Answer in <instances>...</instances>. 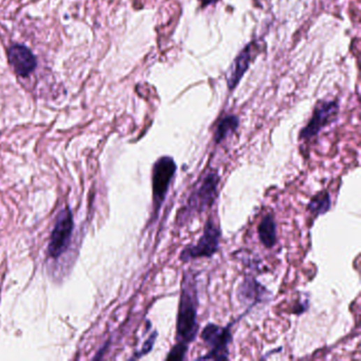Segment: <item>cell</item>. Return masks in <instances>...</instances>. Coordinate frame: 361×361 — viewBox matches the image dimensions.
Returning a JSON list of instances; mask_svg holds the SVG:
<instances>
[{
  "label": "cell",
  "mask_w": 361,
  "mask_h": 361,
  "mask_svg": "<svg viewBox=\"0 0 361 361\" xmlns=\"http://www.w3.org/2000/svg\"><path fill=\"white\" fill-rule=\"evenodd\" d=\"M197 309H198V295H197L196 280L193 272L189 270L184 272L182 278V293H180L177 322H176V344L189 348V344L194 341L198 333Z\"/></svg>",
  "instance_id": "1"
},
{
  "label": "cell",
  "mask_w": 361,
  "mask_h": 361,
  "mask_svg": "<svg viewBox=\"0 0 361 361\" xmlns=\"http://www.w3.org/2000/svg\"><path fill=\"white\" fill-rule=\"evenodd\" d=\"M219 182L221 176L219 172L216 170L209 171L191 193L182 214H179L178 219L184 221L195 215L202 214L210 209L216 200Z\"/></svg>",
  "instance_id": "2"
},
{
  "label": "cell",
  "mask_w": 361,
  "mask_h": 361,
  "mask_svg": "<svg viewBox=\"0 0 361 361\" xmlns=\"http://www.w3.org/2000/svg\"><path fill=\"white\" fill-rule=\"evenodd\" d=\"M177 165L175 160L170 156H162L154 164L152 184H153V219L159 215L160 209L167 198L172 182L175 177Z\"/></svg>",
  "instance_id": "3"
},
{
  "label": "cell",
  "mask_w": 361,
  "mask_h": 361,
  "mask_svg": "<svg viewBox=\"0 0 361 361\" xmlns=\"http://www.w3.org/2000/svg\"><path fill=\"white\" fill-rule=\"evenodd\" d=\"M221 233L217 223L212 219H208L205 225L204 233L195 245L188 246L180 252L182 262L196 258H212L219 249Z\"/></svg>",
  "instance_id": "4"
},
{
  "label": "cell",
  "mask_w": 361,
  "mask_h": 361,
  "mask_svg": "<svg viewBox=\"0 0 361 361\" xmlns=\"http://www.w3.org/2000/svg\"><path fill=\"white\" fill-rule=\"evenodd\" d=\"M200 338L210 348V351L206 356L198 359L226 360L229 358V346L233 342L231 325L223 327L214 323L207 324L200 333Z\"/></svg>",
  "instance_id": "5"
},
{
  "label": "cell",
  "mask_w": 361,
  "mask_h": 361,
  "mask_svg": "<svg viewBox=\"0 0 361 361\" xmlns=\"http://www.w3.org/2000/svg\"><path fill=\"white\" fill-rule=\"evenodd\" d=\"M73 231V215L71 209L67 207L61 211L57 216L54 229L51 235L50 243L48 245L49 256L57 258L65 252L71 242Z\"/></svg>",
  "instance_id": "6"
},
{
  "label": "cell",
  "mask_w": 361,
  "mask_h": 361,
  "mask_svg": "<svg viewBox=\"0 0 361 361\" xmlns=\"http://www.w3.org/2000/svg\"><path fill=\"white\" fill-rule=\"evenodd\" d=\"M339 112V105L336 101L320 102L314 110L307 126L300 131L301 140H311L317 136L320 131L335 120Z\"/></svg>",
  "instance_id": "7"
},
{
  "label": "cell",
  "mask_w": 361,
  "mask_h": 361,
  "mask_svg": "<svg viewBox=\"0 0 361 361\" xmlns=\"http://www.w3.org/2000/svg\"><path fill=\"white\" fill-rule=\"evenodd\" d=\"M8 59L16 75L27 78L36 68V59L30 49L22 45H14L8 51Z\"/></svg>",
  "instance_id": "8"
},
{
  "label": "cell",
  "mask_w": 361,
  "mask_h": 361,
  "mask_svg": "<svg viewBox=\"0 0 361 361\" xmlns=\"http://www.w3.org/2000/svg\"><path fill=\"white\" fill-rule=\"evenodd\" d=\"M268 290L256 278L247 276L237 287V297L240 302L252 307L267 299Z\"/></svg>",
  "instance_id": "9"
},
{
  "label": "cell",
  "mask_w": 361,
  "mask_h": 361,
  "mask_svg": "<svg viewBox=\"0 0 361 361\" xmlns=\"http://www.w3.org/2000/svg\"><path fill=\"white\" fill-rule=\"evenodd\" d=\"M253 43H250V44L247 45V46L240 52V54L235 57L233 66H231V68H230V73L227 79L228 88H229L230 90L235 89V88L239 85L242 78H243L246 71L249 68L251 59H253Z\"/></svg>",
  "instance_id": "10"
},
{
  "label": "cell",
  "mask_w": 361,
  "mask_h": 361,
  "mask_svg": "<svg viewBox=\"0 0 361 361\" xmlns=\"http://www.w3.org/2000/svg\"><path fill=\"white\" fill-rule=\"evenodd\" d=\"M258 240L264 247L272 249L277 245V223L272 214L263 217L258 226Z\"/></svg>",
  "instance_id": "11"
},
{
  "label": "cell",
  "mask_w": 361,
  "mask_h": 361,
  "mask_svg": "<svg viewBox=\"0 0 361 361\" xmlns=\"http://www.w3.org/2000/svg\"><path fill=\"white\" fill-rule=\"evenodd\" d=\"M240 120L235 115H229L219 121L217 124L216 131L214 134V142L216 145L223 142L225 139L231 134H235V131L239 128Z\"/></svg>",
  "instance_id": "12"
},
{
  "label": "cell",
  "mask_w": 361,
  "mask_h": 361,
  "mask_svg": "<svg viewBox=\"0 0 361 361\" xmlns=\"http://www.w3.org/2000/svg\"><path fill=\"white\" fill-rule=\"evenodd\" d=\"M332 207L331 195L328 192H321L316 195L309 202L307 209L315 219L325 214Z\"/></svg>",
  "instance_id": "13"
},
{
  "label": "cell",
  "mask_w": 361,
  "mask_h": 361,
  "mask_svg": "<svg viewBox=\"0 0 361 361\" xmlns=\"http://www.w3.org/2000/svg\"><path fill=\"white\" fill-rule=\"evenodd\" d=\"M186 346H182V344H176L173 346L171 351H170L169 355H168L167 360H175L180 361L184 360L186 358V352H188Z\"/></svg>",
  "instance_id": "14"
},
{
  "label": "cell",
  "mask_w": 361,
  "mask_h": 361,
  "mask_svg": "<svg viewBox=\"0 0 361 361\" xmlns=\"http://www.w3.org/2000/svg\"><path fill=\"white\" fill-rule=\"evenodd\" d=\"M157 332H154V333L152 334L149 338H147V341H145V344H143L142 348H141L138 353H136V355H135V358H140V357L149 354V353L153 350L154 344H155L156 340H157Z\"/></svg>",
  "instance_id": "15"
},
{
  "label": "cell",
  "mask_w": 361,
  "mask_h": 361,
  "mask_svg": "<svg viewBox=\"0 0 361 361\" xmlns=\"http://www.w3.org/2000/svg\"><path fill=\"white\" fill-rule=\"evenodd\" d=\"M219 0H200V5L202 8L208 7V6L215 5L219 3Z\"/></svg>",
  "instance_id": "16"
}]
</instances>
